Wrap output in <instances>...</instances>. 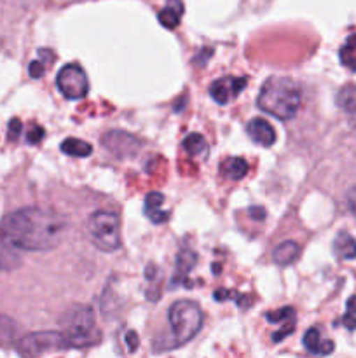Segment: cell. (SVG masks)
Wrapping results in <instances>:
<instances>
[{
    "label": "cell",
    "mask_w": 356,
    "mask_h": 358,
    "mask_svg": "<svg viewBox=\"0 0 356 358\" xmlns=\"http://www.w3.org/2000/svg\"><path fill=\"white\" fill-rule=\"evenodd\" d=\"M68 231V219L47 208L16 210L0 220V243L14 250L47 252L58 247Z\"/></svg>",
    "instance_id": "1"
},
{
    "label": "cell",
    "mask_w": 356,
    "mask_h": 358,
    "mask_svg": "<svg viewBox=\"0 0 356 358\" xmlns=\"http://www.w3.org/2000/svg\"><path fill=\"white\" fill-rule=\"evenodd\" d=\"M257 107L281 121L295 117L300 107V87L290 77H271L257 96Z\"/></svg>",
    "instance_id": "2"
},
{
    "label": "cell",
    "mask_w": 356,
    "mask_h": 358,
    "mask_svg": "<svg viewBox=\"0 0 356 358\" xmlns=\"http://www.w3.org/2000/svg\"><path fill=\"white\" fill-rule=\"evenodd\" d=\"M61 334L68 341L70 348H87L100 343L101 334L96 327L93 308L73 306L59 320Z\"/></svg>",
    "instance_id": "3"
},
{
    "label": "cell",
    "mask_w": 356,
    "mask_h": 358,
    "mask_svg": "<svg viewBox=\"0 0 356 358\" xmlns=\"http://www.w3.org/2000/svg\"><path fill=\"white\" fill-rule=\"evenodd\" d=\"M168 320H170L171 332H173L175 345L181 346L185 343L192 341L202 327L205 315L201 308L195 303L187 299L177 301L170 306L168 311Z\"/></svg>",
    "instance_id": "4"
},
{
    "label": "cell",
    "mask_w": 356,
    "mask_h": 358,
    "mask_svg": "<svg viewBox=\"0 0 356 358\" xmlns=\"http://www.w3.org/2000/svg\"><path fill=\"white\" fill-rule=\"evenodd\" d=\"M89 240L98 250L112 254L121 248V220L119 215L108 210H98L87 222Z\"/></svg>",
    "instance_id": "5"
},
{
    "label": "cell",
    "mask_w": 356,
    "mask_h": 358,
    "mask_svg": "<svg viewBox=\"0 0 356 358\" xmlns=\"http://www.w3.org/2000/svg\"><path fill=\"white\" fill-rule=\"evenodd\" d=\"M70 348L68 341L61 332H31L16 343V352L21 358H37L49 352H59V350Z\"/></svg>",
    "instance_id": "6"
},
{
    "label": "cell",
    "mask_w": 356,
    "mask_h": 358,
    "mask_svg": "<svg viewBox=\"0 0 356 358\" xmlns=\"http://www.w3.org/2000/svg\"><path fill=\"white\" fill-rule=\"evenodd\" d=\"M56 86L59 93L68 100H82L89 93V80L82 66L77 63H68L56 76Z\"/></svg>",
    "instance_id": "7"
},
{
    "label": "cell",
    "mask_w": 356,
    "mask_h": 358,
    "mask_svg": "<svg viewBox=\"0 0 356 358\" xmlns=\"http://www.w3.org/2000/svg\"><path fill=\"white\" fill-rule=\"evenodd\" d=\"M105 149L110 154H114L119 159H129L135 157L142 149V140L136 138L135 135L128 131H121V129H112V131L105 133L101 138Z\"/></svg>",
    "instance_id": "8"
},
{
    "label": "cell",
    "mask_w": 356,
    "mask_h": 358,
    "mask_svg": "<svg viewBox=\"0 0 356 358\" xmlns=\"http://www.w3.org/2000/svg\"><path fill=\"white\" fill-rule=\"evenodd\" d=\"M248 79L246 77H223V79H216L209 86V96L220 105H227L232 98H236L241 91L246 87Z\"/></svg>",
    "instance_id": "9"
},
{
    "label": "cell",
    "mask_w": 356,
    "mask_h": 358,
    "mask_svg": "<svg viewBox=\"0 0 356 358\" xmlns=\"http://www.w3.org/2000/svg\"><path fill=\"white\" fill-rule=\"evenodd\" d=\"M246 131L250 135V138L253 140L257 145L262 147H271L276 142V129L272 128V124H269L265 119L255 117L248 122Z\"/></svg>",
    "instance_id": "10"
},
{
    "label": "cell",
    "mask_w": 356,
    "mask_h": 358,
    "mask_svg": "<svg viewBox=\"0 0 356 358\" xmlns=\"http://www.w3.org/2000/svg\"><path fill=\"white\" fill-rule=\"evenodd\" d=\"M337 105L344 112L351 128H356V84H346L337 94Z\"/></svg>",
    "instance_id": "11"
},
{
    "label": "cell",
    "mask_w": 356,
    "mask_h": 358,
    "mask_svg": "<svg viewBox=\"0 0 356 358\" xmlns=\"http://www.w3.org/2000/svg\"><path fill=\"white\" fill-rule=\"evenodd\" d=\"M181 14H184V3H181V0H168L166 6L159 13V23L163 27H166L168 30H173L180 23Z\"/></svg>",
    "instance_id": "12"
},
{
    "label": "cell",
    "mask_w": 356,
    "mask_h": 358,
    "mask_svg": "<svg viewBox=\"0 0 356 358\" xmlns=\"http://www.w3.org/2000/svg\"><path fill=\"white\" fill-rule=\"evenodd\" d=\"M300 255V247L299 243H295V241L288 240V241H283V243H279L278 247L274 248V252H272V259H274V262L278 266H290L293 264V262L299 259Z\"/></svg>",
    "instance_id": "13"
},
{
    "label": "cell",
    "mask_w": 356,
    "mask_h": 358,
    "mask_svg": "<svg viewBox=\"0 0 356 358\" xmlns=\"http://www.w3.org/2000/svg\"><path fill=\"white\" fill-rule=\"evenodd\" d=\"M334 252L342 261L356 259V240L348 233H339L334 240Z\"/></svg>",
    "instance_id": "14"
},
{
    "label": "cell",
    "mask_w": 356,
    "mask_h": 358,
    "mask_svg": "<svg viewBox=\"0 0 356 358\" xmlns=\"http://www.w3.org/2000/svg\"><path fill=\"white\" fill-rule=\"evenodd\" d=\"M195 262H198V254L192 250H181L177 255V273L173 276V285L187 280V275L194 269Z\"/></svg>",
    "instance_id": "15"
},
{
    "label": "cell",
    "mask_w": 356,
    "mask_h": 358,
    "mask_svg": "<svg viewBox=\"0 0 356 358\" xmlns=\"http://www.w3.org/2000/svg\"><path fill=\"white\" fill-rule=\"evenodd\" d=\"M220 170H222L223 177L229 178V180L237 182V180H241V178L246 177L248 164L243 157H229V159L223 161L222 166H220Z\"/></svg>",
    "instance_id": "16"
},
{
    "label": "cell",
    "mask_w": 356,
    "mask_h": 358,
    "mask_svg": "<svg viewBox=\"0 0 356 358\" xmlns=\"http://www.w3.org/2000/svg\"><path fill=\"white\" fill-rule=\"evenodd\" d=\"M61 152L72 157H87L93 152L91 143L84 142L79 138H66L61 142Z\"/></svg>",
    "instance_id": "17"
},
{
    "label": "cell",
    "mask_w": 356,
    "mask_h": 358,
    "mask_svg": "<svg viewBox=\"0 0 356 358\" xmlns=\"http://www.w3.org/2000/svg\"><path fill=\"white\" fill-rule=\"evenodd\" d=\"M339 58H341V63L346 69L356 72V34L349 35L346 44L339 51Z\"/></svg>",
    "instance_id": "18"
},
{
    "label": "cell",
    "mask_w": 356,
    "mask_h": 358,
    "mask_svg": "<svg viewBox=\"0 0 356 358\" xmlns=\"http://www.w3.org/2000/svg\"><path fill=\"white\" fill-rule=\"evenodd\" d=\"M17 325L13 318L0 315V346H9L16 341Z\"/></svg>",
    "instance_id": "19"
},
{
    "label": "cell",
    "mask_w": 356,
    "mask_h": 358,
    "mask_svg": "<svg viewBox=\"0 0 356 358\" xmlns=\"http://www.w3.org/2000/svg\"><path fill=\"white\" fill-rule=\"evenodd\" d=\"M184 149L187 150L191 156H205L208 152V143H206L205 136L201 133H191L187 138L184 140Z\"/></svg>",
    "instance_id": "20"
},
{
    "label": "cell",
    "mask_w": 356,
    "mask_h": 358,
    "mask_svg": "<svg viewBox=\"0 0 356 358\" xmlns=\"http://www.w3.org/2000/svg\"><path fill=\"white\" fill-rule=\"evenodd\" d=\"M20 264L21 259L14 252V248L9 247V245L0 243V269L2 271H13V269L20 268Z\"/></svg>",
    "instance_id": "21"
},
{
    "label": "cell",
    "mask_w": 356,
    "mask_h": 358,
    "mask_svg": "<svg viewBox=\"0 0 356 358\" xmlns=\"http://www.w3.org/2000/svg\"><path fill=\"white\" fill-rule=\"evenodd\" d=\"M302 343L304 346H306L307 352L313 353V355H320L321 353V345H323V341H321V334L316 327H311L309 331L304 334Z\"/></svg>",
    "instance_id": "22"
},
{
    "label": "cell",
    "mask_w": 356,
    "mask_h": 358,
    "mask_svg": "<svg viewBox=\"0 0 356 358\" xmlns=\"http://www.w3.org/2000/svg\"><path fill=\"white\" fill-rule=\"evenodd\" d=\"M265 318H267V322H271V324H283V322L295 320V310L286 306V308H281V310L271 311V313L265 315Z\"/></svg>",
    "instance_id": "23"
},
{
    "label": "cell",
    "mask_w": 356,
    "mask_h": 358,
    "mask_svg": "<svg viewBox=\"0 0 356 358\" xmlns=\"http://www.w3.org/2000/svg\"><path fill=\"white\" fill-rule=\"evenodd\" d=\"M164 203V196L161 192H149L145 198V212L150 210H159V206Z\"/></svg>",
    "instance_id": "24"
},
{
    "label": "cell",
    "mask_w": 356,
    "mask_h": 358,
    "mask_svg": "<svg viewBox=\"0 0 356 358\" xmlns=\"http://www.w3.org/2000/svg\"><path fill=\"white\" fill-rule=\"evenodd\" d=\"M44 135H45L44 128H42V126H38V124H34V126H30V129H28L27 142L30 143V145L40 143L42 138H44Z\"/></svg>",
    "instance_id": "25"
},
{
    "label": "cell",
    "mask_w": 356,
    "mask_h": 358,
    "mask_svg": "<svg viewBox=\"0 0 356 358\" xmlns=\"http://www.w3.org/2000/svg\"><path fill=\"white\" fill-rule=\"evenodd\" d=\"M293 331H295V320L286 322L285 327H281V329H279V331H276L274 334H272V343H281L283 339H285L286 336L292 334Z\"/></svg>",
    "instance_id": "26"
},
{
    "label": "cell",
    "mask_w": 356,
    "mask_h": 358,
    "mask_svg": "<svg viewBox=\"0 0 356 358\" xmlns=\"http://www.w3.org/2000/svg\"><path fill=\"white\" fill-rule=\"evenodd\" d=\"M21 128H23V126H21L20 119H16V117L10 119V121H9V128H7V138H9L10 142H14V140L20 138Z\"/></svg>",
    "instance_id": "27"
},
{
    "label": "cell",
    "mask_w": 356,
    "mask_h": 358,
    "mask_svg": "<svg viewBox=\"0 0 356 358\" xmlns=\"http://www.w3.org/2000/svg\"><path fill=\"white\" fill-rule=\"evenodd\" d=\"M145 215L149 217L150 222L154 224H164L168 219H170V213L161 212V210H150V212H145Z\"/></svg>",
    "instance_id": "28"
},
{
    "label": "cell",
    "mask_w": 356,
    "mask_h": 358,
    "mask_svg": "<svg viewBox=\"0 0 356 358\" xmlns=\"http://www.w3.org/2000/svg\"><path fill=\"white\" fill-rule=\"evenodd\" d=\"M213 297H215V301H220V303H223V301H229V299H236L237 301L239 294H236V292H234V290L218 289V290H215Z\"/></svg>",
    "instance_id": "29"
},
{
    "label": "cell",
    "mask_w": 356,
    "mask_h": 358,
    "mask_svg": "<svg viewBox=\"0 0 356 358\" xmlns=\"http://www.w3.org/2000/svg\"><path fill=\"white\" fill-rule=\"evenodd\" d=\"M45 69H44V63L42 62H31L30 66H28V73H30L31 79H40L44 76Z\"/></svg>",
    "instance_id": "30"
},
{
    "label": "cell",
    "mask_w": 356,
    "mask_h": 358,
    "mask_svg": "<svg viewBox=\"0 0 356 358\" xmlns=\"http://www.w3.org/2000/svg\"><path fill=\"white\" fill-rule=\"evenodd\" d=\"M126 345H128V350L129 352H136V348H138L140 345V339H138V334H136L135 331H129L128 334H126Z\"/></svg>",
    "instance_id": "31"
},
{
    "label": "cell",
    "mask_w": 356,
    "mask_h": 358,
    "mask_svg": "<svg viewBox=\"0 0 356 358\" xmlns=\"http://www.w3.org/2000/svg\"><path fill=\"white\" fill-rule=\"evenodd\" d=\"M346 203H348L349 212L356 217V185L348 191V194H346Z\"/></svg>",
    "instance_id": "32"
},
{
    "label": "cell",
    "mask_w": 356,
    "mask_h": 358,
    "mask_svg": "<svg viewBox=\"0 0 356 358\" xmlns=\"http://www.w3.org/2000/svg\"><path fill=\"white\" fill-rule=\"evenodd\" d=\"M248 215H250L255 222H262V220L265 219V210L262 208V206H251V208L248 210Z\"/></svg>",
    "instance_id": "33"
},
{
    "label": "cell",
    "mask_w": 356,
    "mask_h": 358,
    "mask_svg": "<svg viewBox=\"0 0 356 358\" xmlns=\"http://www.w3.org/2000/svg\"><path fill=\"white\" fill-rule=\"evenodd\" d=\"M342 324H344V327L348 329V331H356V317L355 315H344L342 317Z\"/></svg>",
    "instance_id": "34"
},
{
    "label": "cell",
    "mask_w": 356,
    "mask_h": 358,
    "mask_svg": "<svg viewBox=\"0 0 356 358\" xmlns=\"http://www.w3.org/2000/svg\"><path fill=\"white\" fill-rule=\"evenodd\" d=\"M346 308H348L349 315H356V296L349 297L348 303H346Z\"/></svg>",
    "instance_id": "35"
},
{
    "label": "cell",
    "mask_w": 356,
    "mask_h": 358,
    "mask_svg": "<svg viewBox=\"0 0 356 358\" xmlns=\"http://www.w3.org/2000/svg\"><path fill=\"white\" fill-rule=\"evenodd\" d=\"M38 56H40V58L47 63L54 62V56H52V52L49 51V49H40V51H38Z\"/></svg>",
    "instance_id": "36"
}]
</instances>
